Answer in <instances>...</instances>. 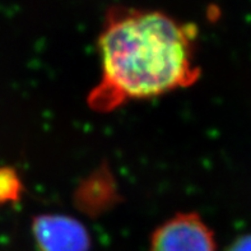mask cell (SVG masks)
<instances>
[{
    "label": "cell",
    "mask_w": 251,
    "mask_h": 251,
    "mask_svg": "<svg viewBox=\"0 0 251 251\" xmlns=\"http://www.w3.org/2000/svg\"><path fill=\"white\" fill-rule=\"evenodd\" d=\"M25 186L13 167H0V204L18 203Z\"/></svg>",
    "instance_id": "5b68a950"
},
{
    "label": "cell",
    "mask_w": 251,
    "mask_h": 251,
    "mask_svg": "<svg viewBox=\"0 0 251 251\" xmlns=\"http://www.w3.org/2000/svg\"><path fill=\"white\" fill-rule=\"evenodd\" d=\"M32 235L41 251H89L91 249V236L83 223L64 214L35 217Z\"/></svg>",
    "instance_id": "3957f363"
},
{
    "label": "cell",
    "mask_w": 251,
    "mask_h": 251,
    "mask_svg": "<svg viewBox=\"0 0 251 251\" xmlns=\"http://www.w3.org/2000/svg\"><path fill=\"white\" fill-rule=\"evenodd\" d=\"M150 251H217V245L201 216L178 213L153 232Z\"/></svg>",
    "instance_id": "7a4b0ae2"
},
{
    "label": "cell",
    "mask_w": 251,
    "mask_h": 251,
    "mask_svg": "<svg viewBox=\"0 0 251 251\" xmlns=\"http://www.w3.org/2000/svg\"><path fill=\"white\" fill-rule=\"evenodd\" d=\"M226 251H251V235L242 236L237 239Z\"/></svg>",
    "instance_id": "8992f818"
},
{
    "label": "cell",
    "mask_w": 251,
    "mask_h": 251,
    "mask_svg": "<svg viewBox=\"0 0 251 251\" xmlns=\"http://www.w3.org/2000/svg\"><path fill=\"white\" fill-rule=\"evenodd\" d=\"M197 28L163 12L112 6L99 36L101 78L89 107L111 112L130 101L188 88L201 78Z\"/></svg>",
    "instance_id": "6da1fadb"
},
{
    "label": "cell",
    "mask_w": 251,
    "mask_h": 251,
    "mask_svg": "<svg viewBox=\"0 0 251 251\" xmlns=\"http://www.w3.org/2000/svg\"><path fill=\"white\" fill-rule=\"evenodd\" d=\"M118 184L107 166L95 170L74 193L75 207L89 217H99L120 201Z\"/></svg>",
    "instance_id": "277c9868"
}]
</instances>
